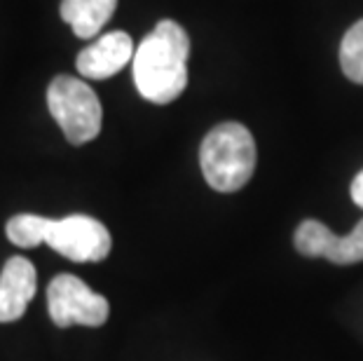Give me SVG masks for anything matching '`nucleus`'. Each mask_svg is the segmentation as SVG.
<instances>
[{"label":"nucleus","instance_id":"obj_2","mask_svg":"<svg viewBox=\"0 0 363 361\" xmlns=\"http://www.w3.org/2000/svg\"><path fill=\"white\" fill-rule=\"evenodd\" d=\"M199 165L206 183L218 193H237L256 169V141L239 122H223L204 136Z\"/></svg>","mask_w":363,"mask_h":361},{"label":"nucleus","instance_id":"obj_3","mask_svg":"<svg viewBox=\"0 0 363 361\" xmlns=\"http://www.w3.org/2000/svg\"><path fill=\"white\" fill-rule=\"evenodd\" d=\"M48 106L68 143L82 145L96 139L104 125V109L94 89L75 75H57L48 87Z\"/></svg>","mask_w":363,"mask_h":361},{"label":"nucleus","instance_id":"obj_6","mask_svg":"<svg viewBox=\"0 0 363 361\" xmlns=\"http://www.w3.org/2000/svg\"><path fill=\"white\" fill-rule=\"evenodd\" d=\"M293 242L307 258H326L335 265H354L363 260V218L345 237L335 235L319 221H303Z\"/></svg>","mask_w":363,"mask_h":361},{"label":"nucleus","instance_id":"obj_4","mask_svg":"<svg viewBox=\"0 0 363 361\" xmlns=\"http://www.w3.org/2000/svg\"><path fill=\"white\" fill-rule=\"evenodd\" d=\"M48 310L59 328L104 326L111 307L101 294H94L75 274H57L48 287Z\"/></svg>","mask_w":363,"mask_h":361},{"label":"nucleus","instance_id":"obj_1","mask_svg":"<svg viewBox=\"0 0 363 361\" xmlns=\"http://www.w3.org/2000/svg\"><path fill=\"white\" fill-rule=\"evenodd\" d=\"M190 38L181 24L164 19L134 52V84L145 101L172 104L188 87Z\"/></svg>","mask_w":363,"mask_h":361},{"label":"nucleus","instance_id":"obj_8","mask_svg":"<svg viewBox=\"0 0 363 361\" xmlns=\"http://www.w3.org/2000/svg\"><path fill=\"white\" fill-rule=\"evenodd\" d=\"M38 291V274L30 260L12 256L0 270V324L24 317Z\"/></svg>","mask_w":363,"mask_h":361},{"label":"nucleus","instance_id":"obj_12","mask_svg":"<svg viewBox=\"0 0 363 361\" xmlns=\"http://www.w3.org/2000/svg\"><path fill=\"white\" fill-rule=\"evenodd\" d=\"M352 199H354V204L363 209V172H359L357 179L352 181Z\"/></svg>","mask_w":363,"mask_h":361},{"label":"nucleus","instance_id":"obj_9","mask_svg":"<svg viewBox=\"0 0 363 361\" xmlns=\"http://www.w3.org/2000/svg\"><path fill=\"white\" fill-rule=\"evenodd\" d=\"M118 0H61V19L78 38H94L113 17Z\"/></svg>","mask_w":363,"mask_h":361},{"label":"nucleus","instance_id":"obj_10","mask_svg":"<svg viewBox=\"0 0 363 361\" xmlns=\"http://www.w3.org/2000/svg\"><path fill=\"white\" fill-rule=\"evenodd\" d=\"M50 218L48 216H38V213H17L7 221L5 233L14 247H24V249H35L45 242L48 235Z\"/></svg>","mask_w":363,"mask_h":361},{"label":"nucleus","instance_id":"obj_11","mask_svg":"<svg viewBox=\"0 0 363 361\" xmlns=\"http://www.w3.org/2000/svg\"><path fill=\"white\" fill-rule=\"evenodd\" d=\"M340 66L352 82L363 84V19L347 30L340 43Z\"/></svg>","mask_w":363,"mask_h":361},{"label":"nucleus","instance_id":"obj_7","mask_svg":"<svg viewBox=\"0 0 363 361\" xmlns=\"http://www.w3.org/2000/svg\"><path fill=\"white\" fill-rule=\"evenodd\" d=\"M134 40L125 30H111L96 38L94 43L87 45L78 59L75 68L82 78L89 80H108L115 73H120L129 61H134Z\"/></svg>","mask_w":363,"mask_h":361},{"label":"nucleus","instance_id":"obj_5","mask_svg":"<svg viewBox=\"0 0 363 361\" xmlns=\"http://www.w3.org/2000/svg\"><path fill=\"white\" fill-rule=\"evenodd\" d=\"M45 242L75 263H99L111 253L113 240L108 228L101 221L84 216V213H71L64 218H50Z\"/></svg>","mask_w":363,"mask_h":361}]
</instances>
